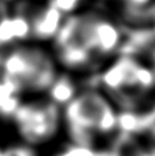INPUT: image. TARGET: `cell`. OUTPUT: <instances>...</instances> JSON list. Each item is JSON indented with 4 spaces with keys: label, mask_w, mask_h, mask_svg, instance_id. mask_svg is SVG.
<instances>
[{
    "label": "cell",
    "mask_w": 155,
    "mask_h": 156,
    "mask_svg": "<svg viewBox=\"0 0 155 156\" xmlns=\"http://www.w3.org/2000/svg\"><path fill=\"white\" fill-rule=\"evenodd\" d=\"M59 23L60 11L56 7H49L33 21L30 27L33 29V34H36L37 37H51L52 34L59 32Z\"/></svg>",
    "instance_id": "4"
},
{
    "label": "cell",
    "mask_w": 155,
    "mask_h": 156,
    "mask_svg": "<svg viewBox=\"0 0 155 156\" xmlns=\"http://www.w3.org/2000/svg\"><path fill=\"white\" fill-rule=\"evenodd\" d=\"M3 78V73H2V58H0V80Z\"/></svg>",
    "instance_id": "7"
},
{
    "label": "cell",
    "mask_w": 155,
    "mask_h": 156,
    "mask_svg": "<svg viewBox=\"0 0 155 156\" xmlns=\"http://www.w3.org/2000/svg\"><path fill=\"white\" fill-rule=\"evenodd\" d=\"M45 58L37 49H15L2 59L3 78L13 83L18 92L23 88H45L55 82L54 69Z\"/></svg>",
    "instance_id": "1"
},
{
    "label": "cell",
    "mask_w": 155,
    "mask_h": 156,
    "mask_svg": "<svg viewBox=\"0 0 155 156\" xmlns=\"http://www.w3.org/2000/svg\"><path fill=\"white\" fill-rule=\"evenodd\" d=\"M52 94H54V100L55 103H66L71 99L73 96V86L70 85V82L67 81H55L54 82V90H52Z\"/></svg>",
    "instance_id": "5"
},
{
    "label": "cell",
    "mask_w": 155,
    "mask_h": 156,
    "mask_svg": "<svg viewBox=\"0 0 155 156\" xmlns=\"http://www.w3.org/2000/svg\"><path fill=\"white\" fill-rule=\"evenodd\" d=\"M66 116L69 123L82 134L93 127L106 133L115 126V115L111 107L96 93H88L73 100L66 110Z\"/></svg>",
    "instance_id": "2"
},
{
    "label": "cell",
    "mask_w": 155,
    "mask_h": 156,
    "mask_svg": "<svg viewBox=\"0 0 155 156\" xmlns=\"http://www.w3.org/2000/svg\"><path fill=\"white\" fill-rule=\"evenodd\" d=\"M16 118L22 133L33 141L44 140L54 132V105H19L16 110Z\"/></svg>",
    "instance_id": "3"
},
{
    "label": "cell",
    "mask_w": 155,
    "mask_h": 156,
    "mask_svg": "<svg viewBox=\"0 0 155 156\" xmlns=\"http://www.w3.org/2000/svg\"><path fill=\"white\" fill-rule=\"evenodd\" d=\"M60 156H96L91 151L89 148H85V147H74V148H70L69 151H66L63 155Z\"/></svg>",
    "instance_id": "6"
}]
</instances>
